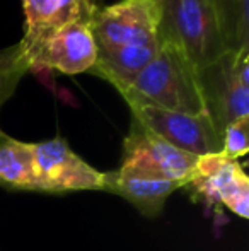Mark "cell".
<instances>
[{
  "label": "cell",
  "instance_id": "8992f818",
  "mask_svg": "<svg viewBox=\"0 0 249 251\" xmlns=\"http://www.w3.org/2000/svg\"><path fill=\"white\" fill-rule=\"evenodd\" d=\"M160 7L154 0H120L87 21L96 48L159 43Z\"/></svg>",
  "mask_w": 249,
  "mask_h": 251
},
{
  "label": "cell",
  "instance_id": "6da1fadb",
  "mask_svg": "<svg viewBox=\"0 0 249 251\" xmlns=\"http://www.w3.org/2000/svg\"><path fill=\"white\" fill-rule=\"evenodd\" d=\"M159 43V51L152 62L120 91L126 104L130 108L154 106L188 115L205 113L193 63L176 45Z\"/></svg>",
  "mask_w": 249,
  "mask_h": 251
},
{
  "label": "cell",
  "instance_id": "277c9868",
  "mask_svg": "<svg viewBox=\"0 0 249 251\" xmlns=\"http://www.w3.org/2000/svg\"><path fill=\"white\" fill-rule=\"evenodd\" d=\"M196 159V155L176 149L132 118L130 130L123 140L120 168L116 171L135 178L169 179L184 188Z\"/></svg>",
  "mask_w": 249,
  "mask_h": 251
},
{
  "label": "cell",
  "instance_id": "7a4b0ae2",
  "mask_svg": "<svg viewBox=\"0 0 249 251\" xmlns=\"http://www.w3.org/2000/svg\"><path fill=\"white\" fill-rule=\"evenodd\" d=\"M159 7V41L176 45L196 70L229 50L210 0H160Z\"/></svg>",
  "mask_w": 249,
  "mask_h": 251
},
{
  "label": "cell",
  "instance_id": "ac0fdd59",
  "mask_svg": "<svg viewBox=\"0 0 249 251\" xmlns=\"http://www.w3.org/2000/svg\"><path fill=\"white\" fill-rule=\"evenodd\" d=\"M154 2H160V0H154Z\"/></svg>",
  "mask_w": 249,
  "mask_h": 251
},
{
  "label": "cell",
  "instance_id": "e0dca14e",
  "mask_svg": "<svg viewBox=\"0 0 249 251\" xmlns=\"http://www.w3.org/2000/svg\"><path fill=\"white\" fill-rule=\"evenodd\" d=\"M84 2H86L87 5L94 7V9H97V7H101V5H99V0H84Z\"/></svg>",
  "mask_w": 249,
  "mask_h": 251
},
{
  "label": "cell",
  "instance_id": "5bb4252c",
  "mask_svg": "<svg viewBox=\"0 0 249 251\" xmlns=\"http://www.w3.org/2000/svg\"><path fill=\"white\" fill-rule=\"evenodd\" d=\"M249 151V118L237 120L226 126L222 132V151L226 157L237 161L239 157H244Z\"/></svg>",
  "mask_w": 249,
  "mask_h": 251
},
{
  "label": "cell",
  "instance_id": "3957f363",
  "mask_svg": "<svg viewBox=\"0 0 249 251\" xmlns=\"http://www.w3.org/2000/svg\"><path fill=\"white\" fill-rule=\"evenodd\" d=\"M205 113L217 132L249 118V50H227L215 62L196 70Z\"/></svg>",
  "mask_w": 249,
  "mask_h": 251
},
{
  "label": "cell",
  "instance_id": "ba28073f",
  "mask_svg": "<svg viewBox=\"0 0 249 251\" xmlns=\"http://www.w3.org/2000/svg\"><path fill=\"white\" fill-rule=\"evenodd\" d=\"M38 193L65 195L70 192H101L104 173L86 162L62 137L34 144Z\"/></svg>",
  "mask_w": 249,
  "mask_h": 251
},
{
  "label": "cell",
  "instance_id": "9a60e30c",
  "mask_svg": "<svg viewBox=\"0 0 249 251\" xmlns=\"http://www.w3.org/2000/svg\"><path fill=\"white\" fill-rule=\"evenodd\" d=\"M215 7L222 27L224 40L229 50H237L236 43V16H234V0H210Z\"/></svg>",
  "mask_w": 249,
  "mask_h": 251
},
{
  "label": "cell",
  "instance_id": "d6986e66",
  "mask_svg": "<svg viewBox=\"0 0 249 251\" xmlns=\"http://www.w3.org/2000/svg\"><path fill=\"white\" fill-rule=\"evenodd\" d=\"M0 132H2V130H0Z\"/></svg>",
  "mask_w": 249,
  "mask_h": 251
},
{
  "label": "cell",
  "instance_id": "30bf717a",
  "mask_svg": "<svg viewBox=\"0 0 249 251\" xmlns=\"http://www.w3.org/2000/svg\"><path fill=\"white\" fill-rule=\"evenodd\" d=\"M181 186L169 179H149L123 176L118 171L104 173L103 190L101 192L113 193L128 203H132L142 215L156 219L164 210V205L176 190Z\"/></svg>",
  "mask_w": 249,
  "mask_h": 251
},
{
  "label": "cell",
  "instance_id": "4fadbf2b",
  "mask_svg": "<svg viewBox=\"0 0 249 251\" xmlns=\"http://www.w3.org/2000/svg\"><path fill=\"white\" fill-rule=\"evenodd\" d=\"M0 186L38 193L34 171V144L0 132Z\"/></svg>",
  "mask_w": 249,
  "mask_h": 251
},
{
  "label": "cell",
  "instance_id": "2e32d148",
  "mask_svg": "<svg viewBox=\"0 0 249 251\" xmlns=\"http://www.w3.org/2000/svg\"><path fill=\"white\" fill-rule=\"evenodd\" d=\"M236 16V43L237 50H249V0H234Z\"/></svg>",
  "mask_w": 249,
  "mask_h": 251
},
{
  "label": "cell",
  "instance_id": "7c38bea8",
  "mask_svg": "<svg viewBox=\"0 0 249 251\" xmlns=\"http://www.w3.org/2000/svg\"><path fill=\"white\" fill-rule=\"evenodd\" d=\"M159 45L160 43L97 48L96 63L89 72L108 80L120 93L152 62L159 51Z\"/></svg>",
  "mask_w": 249,
  "mask_h": 251
},
{
  "label": "cell",
  "instance_id": "52a82bcc",
  "mask_svg": "<svg viewBox=\"0 0 249 251\" xmlns=\"http://www.w3.org/2000/svg\"><path fill=\"white\" fill-rule=\"evenodd\" d=\"M191 199L208 207L222 205L241 219H249V178L239 161L224 154L200 155L184 186Z\"/></svg>",
  "mask_w": 249,
  "mask_h": 251
},
{
  "label": "cell",
  "instance_id": "8fae6325",
  "mask_svg": "<svg viewBox=\"0 0 249 251\" xmlns=\"http://www.w3.org/2000/svg\"><path fill=\"white\" fill-rule=\"evenodd\" d=\"M23 10L24 38L21 41L31 43L68 23H87L96 9L84 0H23Z\"/></svg>",
  "mask_w": 249,
  "mask_h": 251
},
{
  "label": "cell",
  "instance_id": "9c48e42d",
  "mask_svg": "<svg viewBox=\"0 0 249 251\" xmlns=\"http://www.w3.org/2000/svg\"><path fill=\"white\" fill-rule=\"evenodd\" d=\"M130 111L132 118L180 151L196 157L222 151V135L206 113L188 115L154 106H135Z\"/></svg>",
  "mask_w": 249,
  "mask_h": 251
},
{
  "label": "cell",
  "instance_id": "5b68a950",
  "mask_svg": "<svg viewBox=\"0 0 249 251\" xmlns=\"http://www.w3.org/2000/svg\"><path fill=\"white\" fill-rule=\"evenodd\" d=\"M14 48L27 72L41 67L77 75L89 72L97 58L92 33L84 21L68 23L31 43L19 41Z\"/></svg>",
  "mask_w": 249,
  "mask_h": 251
}]
</instances>
